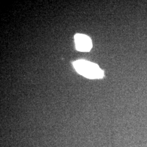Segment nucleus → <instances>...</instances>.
I'll return each instance as SVG.
<instances>
[{"label":"nucleus","mask_w":147,"mask_h":147,"mask_svg":"<svg viewBox=\"0 0 147 147\" xmlns=\"http://www.w3.org/2000/svg\"><path fill=\"white\" fill-rule=\"evenodd\" d=\"M73 66L78 73L88 79H101L104 77L103 71L95 63L78 60L74 62Z\"/></svg>","instance_id":"1"},{"label":"nucleus","mask_w":147,"mask_h":147,"mask_svg":"<svg viewBox=\"0 0 147 147\" xmlns=\"http://www.w3.org/2000/svg\"><path fill=\"white\" fill-rule=\"evenodd\" d=\"M76 48L79 51L88 52L92 48V42L89 37L82 34H76L75 37Z\"/></svg>","instance_id":"2"}]
</instances>
